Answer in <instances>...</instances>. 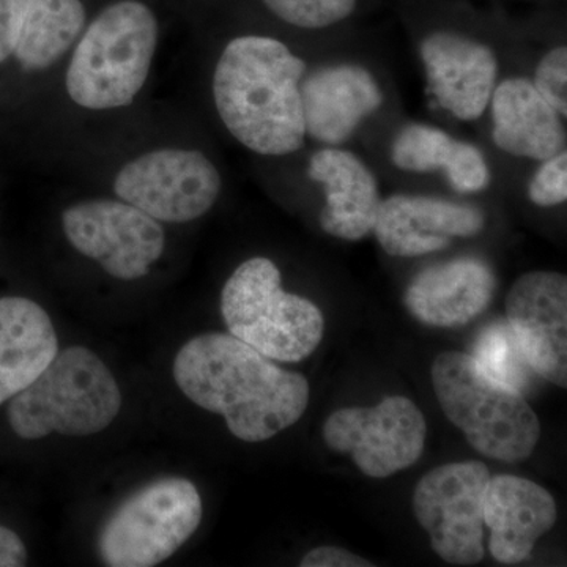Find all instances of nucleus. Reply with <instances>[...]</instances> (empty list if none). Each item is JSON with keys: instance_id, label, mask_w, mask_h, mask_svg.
I'll use <instances>...</instances> for the list:
<instances>
[{"instance_id": "2eb2a0df", "label": "nucleus", "mask_w": 567, "mask_h": 567, "mask_svg": "<svg viewBox=\"0 0 567 567\" xmlns=\"http://www.w3.org/2000/svg\"><path fill=\"white\" fill-rule=\"evenodd\" d=\"M306 134L338 145L357 132L360 123L383 104L379 82L353 63L324 66L301 81Z\"/></svg>"}, {"instance_id": "a878e982", "label": "nucleus", "mask_w": 567, "mask_h": 567, "mask_svg": "<svg viewBox=\"0 0 567 567\" xmlns=\"http://www.w3.org/2000/svg\"><path fill=\"white\" fill-rule=\"evenodd\" d=\"M536 91L561 117L567 115V50L557 47L548 51L535 73Z\"/></svg>"}, {"instance_id": "4468645a", "label": "nucleus", "mask_w": 567, "mask_h": 567, "mask_svg": "<svg viewBox=\"0 0 567 567\" xmlns=\"http://www.w3.org/2000/svg\"><path fill=\"white\" fill-rule=\"evenodd\" d=\"M484 224L486 215L473 205L395 194L380 204L372 230L390 256L417 257L442 251L453 238L475 237Z\"/></svg>"}, {"instance_id": "412c9836", "label": "nucleus", "mask_w": 567, "mask_h": 567, "mask_svg": "<svg viewBox=\"0 0 567 567\" xmlns=\"http://www.w3.org/2000/svg\"><path fill=\"white\" fill-rule=\"evenodd\" d=\"M85 21L82 0H31L13 55L24 70H48L73 50Z\"/></svg>"}, {"instance_id": "f03ea898", "label": "nucleus", "mask_w": 567, "mask_h": 567, "mask_svg": "<svg viewBox=\"0 0 567 567\" xmlns=\"http://www.w3.org/2000/svg\"><path fill=\"white\" fill-rule=\"evenodd\" d=\"M303 59L282 41L244 35L226 44L213 73V100L227 132L257 155L282 156L305 145Z\"/></svg>"}, {"instance_id": "c756f323", "label": "nucleus", "mask_w": 567, "mask_h": 567, "mask_svg": "<svg viewBox=\"0 0 567 567\" xmlns=\"http://www.w3.org/2000/svg\"><path fill=\"white\" fill-rule=\"evenodd\" d=\"M25 544L13 529L0 525V567H22L28 565Z\"/></svg>"}, {"instance_id": "393cba45", "label": "nucleus", "mask_w": 567, "mask_h": 567, "mask_svg": "<svg viewBox=\"0 0 567 567\" xmlns=\"http://www.w3.org/2000/svg\"><path fill=\"white\" fill-rule=\"evenodd\" d=\"M445 174L453 189L462 194L483 192L491 183V171L483 153L475 145L461 141H457Z\"/></svg>"}, {"instance_id": "423d86ee", "label": "nucleus", "mask_w": 567, "mask_h": 567, "mask_svg": "<svg viewBox=\"0 0 567 567\" xmlns=\"http://www.w3.org/2000/svg\"><path fill=\"white\" fill-rule=\"evenodd\" d=\"M267 257L241 264L224 284L221 315L229 333L270 360L298 363L322 342L324 320L312 301L286 292Z\"/></svg>"}, {"instance_id": "ddd939ff", "label": "nucleus", "mask_w": 567, "mask_h": 567, "mask_svg": "<svg viewBox=\"0 0 567 567\" xmlns=\"http://www.w3.org/2000/svg\"><path fill=\"white\" fill-rule=\"evenodd\" d=\"M421 59L443 110L466 122L484 114L498 76V61L487 44L456 32H434L421 43Z\"/></svg>"}, {"instance_id": "cd10ccee", "label": "nucleus", "mask_w": 567, "mask_h": 567, "mask_svg": "<svg viewBox=\"0 0 567 567\" xmlns=\"http://www.w3.org/2000/svg\"><path fill=\"white\" fill-rule=\"evenodd\" d=\"M31 0H0V63L13 55Z\"/></svg>"}, {"instance_id": "bb28decb", "label": "nucleus", "mask_w": 567, "mask_h": 567, "mask_svg": "<svg viewBox=\"0 0 567 567\" xmlns=\"http://www.w3.org/2000/svg\"><path fill=\"white\" fill-rule=\"evenodd\" d=\"M529 199L539 207H554L567 199V153L544 159L528 186Z\"/></svg>"}, {"instance_id": "f257e3e1", "label": "nucleus", "mask_w": 567, "mask_h": 567, "mask_svg": "<svg viewBox=\"0 0 567 567\" xmlns=\"http://www.w3.org/2000/svg\"><path fill=\"white\" fill-rule=\"evenodd\" d=\"M174 379L200 409L224 416L246 443L274 439L298 423L309 404V383L233 334L196 336L178 350Z\"/></svg>"}, {"instance_id": "f8f14e48", "label": "nucleus", "mask_w": 567, "mask_h": 567, "mask_svg": "<svg viewBox=\"0 0 567 567\" xmlns=\"http://www.w3.org/2000/svg\"><path fill=\"white\" fill-rule=\"evenodd\" d=\"M506 322L537 375L567 386V279L557 271H529L506 297Z\"/></svg>"}, {"instance_id": "9d476101", "label": "nucleus", "mask_w": 567, "mask_h": 567, "mask_svg": "<svg viewBox=\"0 0 567 567\" xmlns=\"http://www.w3.org/2000/svg\"><path fill=\"white\" fill-rule=\"evenodd\" d=\"M491 473L483 462H453L421 477L413 511L431 546L450 565L483 561L484 494Z\"/></svg>"}, {"instance_id": "b1692460", "label": "nucleus", "mask_w": 567, "mask_h": 567, "mask_svg": "<svg viewBox=\"0 0 567 567\" xmlns=\"http://www.w3.org/2000/svg\"><path fill=\"white\" fill-rule=\"evenodd\" d=\"M358 0H264L279 20L300 29H324L347 20Z\"/></svg>"}, {"instance_id": "a211bd4d", "label": "nucleus", "mask_w": 567, "mask_h": 567, "mask_svg": "<svg viewBox=\"0 0 567 567\" xmlns=\"http://www.w3.org/2000/svg\"><path fill=\"white\" fill-rule=\"evenodd\" d=\"M308 174L323 186L327 200L320 226L324 233L350 241L372 233L382 200L374 174L357 155L341 148H322L312 155Z\"/></svg>"}, {"instance_id": "1a4fd4ad", "label": "nucleus", "mask_w": 567, "mask_h": 567, "mask_svg": "<svg viewBox=\"0 0 567 567\" xmlns=\"http://www.w3.org/2000/svg\"><path fill=\"white\" fill-rule=\"evenodd\" d=\"M62 229L78 252L121 281L151 274L166 248L163 224L118 197L70 205L62 213Z\"/></svg>"}, {"instance_id": "aec40b11", "label": "nucleus", "mask_w": 567, "mask_h": 567, "mask_svg": "<svg viewBox=\"0 0 567 567\" xmlns=\"http://www.w3.org/2000/svg\"><path fill=\"white\" fill-rule=\"evenodd\" d=\"M58 352L54 324L39 303L0 298V405L31 385Z\"/></svg>"}, {"instance_id": "0eeeda50", "label": "nucleus", "mask_w": 567, "mask_h": 567, "mask_svg": "<svg viewBox=\"0 0 567 567\" xmlns=\"http://www.w3.org/2000/svg\"><path fill=\"white\" fill-rule=\"evenodd\" d=\"M199 491L186 477L152 481L115 507L99 536L111 567H152L173 557L203 522Z\"/></svg>"}, {"instance_id": "c85d7f7f", "label": "nucleus", "mask_w": 567, "mask_h": 567, "mask_svg": "<svg viewBox=\"0 0 567 567\" xmlns=\"http://www.w3.org/2000/svg\"><path fill=\"white\" fill-rule=\"evenodd\" d=\"M301 567H371V561L358 557L347 548L317 547L301 559Z\"/></svg>"}, {"instance_id": "39448f33", "label": "nucleus", "mask_w": 567, "mask_h": 567, "mask_svg": "<svg viewBox=\"0 0 567 567\" xmlns=\"http://www.w3.org/2000/svg\"><path fill=\"white\" fill-rule=\"evenodd\" d=\"M431 374L443 413L473 450L503 462L535 453L540 424L520 391L488 375L468 353H440Z\"/></svg>"}, {"instance_id": "7ed1b4c3", "label": "nucleus", "mask_w": 567, "mask_h": 567, "mask_svg": "<svg viewBox=\"0 0 567 567\" xmlns=\"http://www.w3.org/2000/svg\"><path fill=\"white\" fill-rule=\"evenodd\" d=\"M158 20L141 0L111 3L81 33L65 73L71 102L106 112L130 106L151 76Z\"/></svg>"}, {"instance_id": "dca6fc26", "label": "nucleus", "mask_w": 567, "mask_h": 567, "mask_svg": "<svg viewBox=\"0 0 567 567\" xmlns=\"http://www.w3.org/2000/svg\"><path fill=\"white\" fill-rule=\"evenodd\" d=\"M494 270L476 257H458L420 271L406 287L410 315L427 327L454 328L475 320L494 298Z\"/></svg>"}, {"instance_id": "5701e85b", "label": "nucleus", "mask_w": 567, "mask_h": 567, "mask_svg": "<svg viewBox=\"0 0 567 567\" xmlns=\"http://www.w3.org/2000/svg\"><path fill=\"white\" fill-rule=\"evenodd\" d=\"M457 141L436 126L412 123L395 136L391 158L406 173H434L446 169Z\"/></svg>"}, {"instance_id": "4be33fe9", "label": "nucleus", "mask_w": 567, "mask_h": 567, "mask_svg": "<svg viewBox=\"0 0 567 567\" xmlns=\"http://www.w3.org/2000/svg\"><path fill=\"white\" fill-rule=\"evenodd\" d=\"M472 357L488 375L516 388L522 394L532 390L536 372L518 346L506 320H494L473 342Z\"/></svg>"}, {"instance_id": "f3484780", "label": "nucleus", "mask_w": 567, "mask_h": 567, "mask_svg": "<svg viewBox=\"0 0 567 567\" xmlns=\"http://www.w3.org/2000/svg\"><path fill=\"white\" fill-rule=\"evenodd\" d=\"M557 522V503L546 488L525 477H491L484 494L488 550L502 565H518Z\"/></svg>"}, {"instance_id": "6e6552de", "label": "nucleus", "mask_w": 567, "mask_h": 567, "mask_svg": "<svg viewBox=\"0 0 567 567\" xmlns=\"http://www.w3.org/2000/svg\"><path fill=\"white\" fill-rule=\"evenodd\" d=\"M112 189L115 197L158 223L185 224L203 218L215 207L223 178L204 152L164 147L123 164Z\"/></svg>"}, {"instance_id": "6ab92c4d", "label": "nucleus", "mask_w": 567, "mask_h": 567, "mask_svg": "<svg viewBox=\"0 0 567 567\" xmlns=\"http://www.w3.org/2000/svg\"><path fill=\"white\" fill-rule=\"evenodd\" d=\"M496 147L518 158L544 162L565 151L561 115L539 95L532 81L513 78L496 84L491 99Z\"/></svg>"}, {"instance_id": "20e7f679", "label": "nucleus", "mask_w": 567, "mask_h": 567, "mask_svg": "<svg viewBox=\"0 0 567 567\" xmlns=\"http://www.w3.org/2000/svg\"><path fill=\"white\" fill-rule=\"evenodd\" d=\"M122 409L117 380L102 358L73 346L55 354L35 380L10 399L9 424L22 440L51 434L89 436L114 423Z\"/></svg>"}, {"instance_id": "9b49d317", "label": "nucleus", "mask_w": 567, "mask_h": 567, "mask_svg": "<svg viewBox=\"0 0 567 567\" xmlns=\"http://www.w3.org/2000/svg\"><path fill=\"white\" fill-rule=\"evenodd\" d=\"M427 425L415 402L391 395L379 405L336 410L323 425V440L350 454L365 476L388 477L415 465L423 454Z\"/></svg>"}]
</instances>
